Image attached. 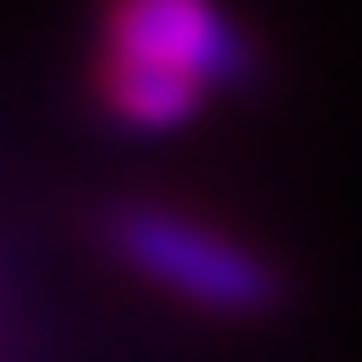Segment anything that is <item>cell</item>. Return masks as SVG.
Segmentation results:
<instances>
[{
	"mask_svg": "<svg viewBox=\"0 0 362 362\" xmlns=\"http://www.w3.org/2000/svg\"><path fill=\"white\" fill-rule=\"evenodd\" d=\"M105 244L145 284L172 290L198 310H218V316H264L284 296L276 270L257 250H244L238 238H224L211 224H191L165 204H119L105 218Z\"/></svg>",
	"mask_w": 362,
	"mask_h": 362,
	"instance_id": "obj_1",
	"label": "cell"
},
{
	"mask_svg": "<svg viewBox=\"0 0 362 362\" xmlns=\"http://www.w3.org/2000/svg\"><path fill=\"white\" fill-rule=\"evenodd\" d=\"M105 59L185 73L198 86H238L250 73L244 40L211 0H112L105 13Z\"/></svg>",
	"mask_w": 362,
	"mask_h": 362,
	"instance_id": "obj_2",
	"label": "cell"
},
{
	"mask_svg": "<svg viewBox=\"0 0 362 362\" xmlns=\"http://www.w3.org/2000/svg\"><path fill=\"white\" fill-rule=\"evenodd\" d=\"M99 86H105V105H112L125 125H139V132L185 125V119L204 105V86H198V79L158 73V66H132V59H105Z\"/></svg>",
	"mask_w": 362,
	"mask_h": 362,
	"instance_id": "obj_3",
	"label": "cell"
}]
</instances>
